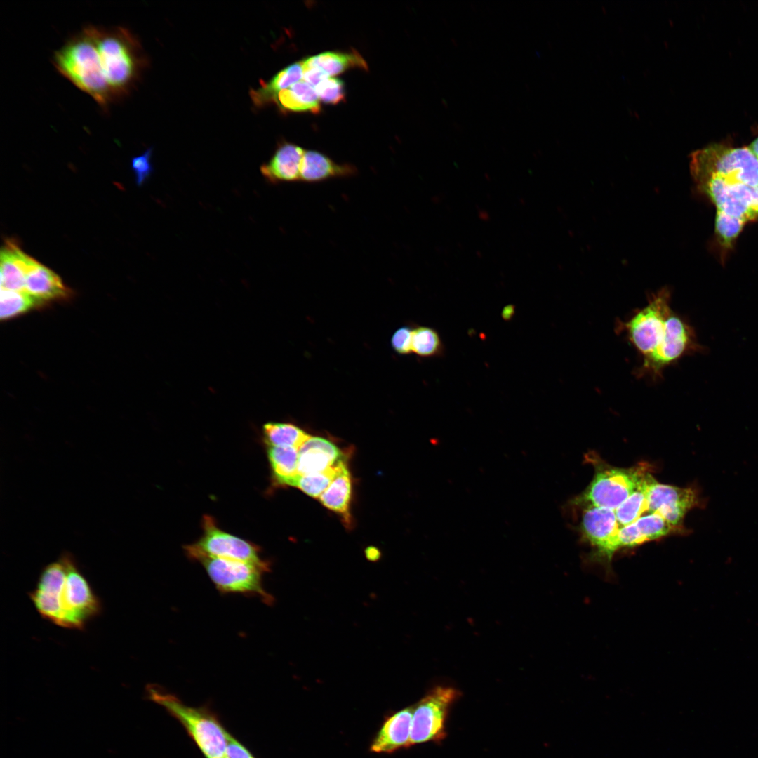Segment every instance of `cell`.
<instances>
[{"label": "cell", "mask_w": 758, "mask_h": 758, "mask_svg": "<svg viewBox=\"0 0 758 758\" xmlns=\"http://www.w3.org/2000/svg\"><path fill=\"white\" fill-rule=\"evenodd\" d=\"M29 597L43 618L68 629H83L101 611L100 599L68 552L44 568Z\"/></svg>", "instance_id": "cell-1"}, {"label": "cell", "mask_w": 758, "mask_h": 758, "mask_svg": "<svg viewBox=\"0 0 758 758\" xmlns=\"http://www.w3.org/2000/svg\"><path fill=\"white\" fill-rule=\"evenodd\" d=\"M691 175L714 176L726 184L758 187V159L748 147L713 143L691 155Z\"/></svg>", "instance_id": "cell-4"}, {"label": "cell", "mask_w": 758, "mask_h": 758, "mask_svg": "<svg viewBox=\"0 0 758 758\" xmlns=\"http://www.w3.org/2000/svg\"><path fill=\"white\" fill-rule=\"evenodd\" d=\"M707 347L698 340L696 331L688 320L672 311L666 324L665 333L656 347L642 357L635 375L656 381L663 371L681 358L703 352Z\"/></svg>", "instance_id": "cell-6"}, {"label": "cell", "mask_w": 758, "mask_h": 758, "mask_svg": "<svg viewBox=\"0 0 758 758\" xmlns=\"http://www.w3.org/2000/svg\"><path fill=\"white\" fill-rule=\"evenodd\" d=\"M152 148H148L142 154L131 159V168L135 175L137 185H142L153 172L151 162Z\"/></svg>", "instance_id": "cell-34"}, {"label": "cell", "mask_w": 758, "mask_h": 758, "mask_svg": "<svg viewBox=\"0 0 758 758\" xmlns=\"http://www.w3.org/2000/svg\"><path fill=\"white\" fill-rule=\"evenodd\" d=\"M343 459V453L331 441L310 437L298 450V474L303 476L320 472Z\"/></svg>", "instance_id": "cell-15"}, {"label": "cell", "mask_w": 758, "mask_h": 758, "mask_svg": "<svg viewBox=\"0 0 758 758\" xmlns=\"http://www.w3.org/2000/svg\"><path fill=\"white\" fill-rule=\"evenodd\" d=\"M267 455L277 481L280 484L295 486L300 477L298 471V449L268 446Z\"/></svg>", "instance_id": "cell-23"}, {"label": "cell", "mask_w": 758, "mask_h": 758, "mask_svg": "<svg viewBox=\"0 0 758 758\" xmlns=\"http://www.w3.org/2000/svg\"><path fill=\"white\" fill-rule=\"evenodd\" d=\"M263 434L268 446L293 447L298 450L310 437L298 426L287 423H267L263 426Z\"/></svg>", "instance_id": "cell-27"}, {"label": "cell", "mask_w": 758, "mask_h": 758, "mask_svg": "<svg viewBox=\"0 0 758 758\" xmlns=\"http://www.w3.org/2000/svg\"><path fill=\"white\" fill-rule=\"evenodd\" d=\"M328 77H328L318 68L303 67L302 80L314 88Z\"/></svg>", "instance_id": "cell-37"}, {"label": "cell", "mask_w": 758, "mask_h": 758, "mask_svg": "<svg viewBox=\"0 0 758 758\" xmlns=\"http://www.w3.org/2000/svg\"><path fill=\"white\" fill-rule=\"evenodd\" d=\"M745 222L740 218L717 211L715 232L719 243L725 248L731 247L742 231Z\"/></svg>", "instance_id": "cell-32"}, {"label": "cell", "mask_w": 758, "mask_h": 758, "mask_svg": "<svg viewBox=\"0 0 758 758\" xmlns=\"http://www.w3.org/2000/svg\"><path fill=\"white\" fill-rule=\"evenodd\" d=\"M303 76L302 62H295L280 71L262 88L254 93L253 97L258 103L276 100L278 93L300 81Z\"/></svg>", "instance_id": "cell-28"}, {"label": "cell", "mask_w": 758, "mask_h": 758, "mask_svg": "<svg viewBox=\"0 0 758 758\" xmlns=\"http://www.w3.org/2000/svg\"><path fill=\"white\" fill-rule=\"evenodd\" d=\"M620 526L615 510L587 505L585 509L580 529L585 540L594 547V557L610 564L618 550V533Z\"/></svg>", "instance_id": "cell-14"}, {"label": "cell", "mask_w": 758, "mask_h": 758, "mask_svg": "<svg viewBox=\"0 0 758 758\" xmlns=\"http://www.w3.org/2000/svg\"><path fill=\"white\" fill-rule=\"evenodd\" d=\"M304 67H316L328 77L340 74L350 67H366L364 60L357 53L324 52L302 61Z\"/></svg>", "instance_id": "cell-24"}, {"label": "cell", "mask_w": 758, "mask_h": 758, "mask_svg": "<svg viewBox=\"0 0 758 758\" xmlns=\"http://www.w3.org/2000/svg\"><path fill=\"white\" fill-rule=\"evenodd\" d=\"M225 756L227 758H253L251 753L231 736L228 738Z\"/></svg>", "instance_id": "cell-36"}, {"label": "cell", "mask_w": 758, "mask_h": 758, "mask_svg": "<svg viewBox=\"0 0 758 758\" xmlns=\"http://www.w3.org/2000/svg\"><path fill=\"white\" fill-rule=\"evenodd\" d=\"M514 314V307L512 305H508L505 307L502 311L501 315L503 319L509 321L512 319Z\"/></svg>", "instance_id": "cell-39"}, {"label": "cell", "mask_w": 758, "mask_h": 758, "mask_svg": "<svg viewBox=\"0 0 758 758\" xmlns=\"http://www.w3.org/2000/svg\"><path fill=\"white\" fill-rule=\"evenodd\" d=\"M414 707L403 709L384 722L371 750L374 752H393L411 745V731Z\"/></svg>", "instance_id": "cell-17"}, {"label": "cell", "mask_w": 758, "mask_h": 758, "mask_svg": "<svg viewBox=\"0 0 758 758\" xmlns=\"http://www.w3.org/2000/svg\"><path fill=\"white\" fill-rule=\"evenodd\" d=\"M314 88L319 100L326 103L336 104L344 98L343 81L337 78L328 77Z\"/></svg>", "instance_id": "cell-33"}, {"label": "cell", "mask_w": 758, "mask_h": 758, "mask_svg": "<svg viewBox=\"0 0 758 758\" xmlns=\"http://www.w3.org/2000/svg\"><path fill=\"white\" fill-rule=\"evenodd\" d=\"M670 300L669 288H661L651 293L644 307L626 321H618V331L625 333L642 357L649 354L665 335L667 321L672 312Z\"/></svg>", "instance_id": "cell-7"}, {"label": "cell", "mask_w": 758, "mask_h": 758, "mask_svg": "<svg viewBox=\"0 0 758 758\" xmlns=\"http://www.w3.org/2000/svg\"><path fill=\"white\" fill-rule=\"evenodd\" d=\"M276 100L281 107L291 111L317 112L320 109L315 88L303 80L280 91Z\"/></svg>", "instance_id": "cell-25"}, {"label": "cell", "mask_w": 758, "mask_h": 758, "mask_svg": "<svg viewBox=\"0 0 758 758\" xmlns=\"http://www.w3.org/2000/svg\"><path fill=\"white\" fill-rule=\"evenodd\" d=\"M697 190L707 196L717 211L745 222L758 221V187L723 182L707 175H692Z\"/></svg>", "instance_id": "cell-12"}, {"label": "cell", "mask_w": 758, "mask_h": 758, "mask_svg": "<svg viewBox=\"0 0 758 758\" xmlns=\"http://www.w3.org/2000/svg\"><path fill=\"white\" fill-rule=\"evenodd\" d=\"M748 147L758 159V136L750 143Z\"/></svg>", "instance_id": "cell-40"}, {"label": "cell", "mask_w": 758, "mask_h": 758, "mask_svg": "<svg viewBox=\"0 0 758 758\" xmlns=\"http://www.w3.org/2000/svg\"><path fill=\"white\" fill-rule=\"evenodd\" d=\"M352 495L351 477L345 460L341 461L339 471L326 490L319 497L327 508L340 514L344 522L350 524V503Z\"/></svg>", "instance_id": "cell-22"}, {"label": "cell", "mask_w": 758, "mask_h": 758, "mask_svg": "<svg viewBox=\"0 0 758 758\" xmlns=\"http://www.w3.org/2000/svg\"><path fill=\"white\" fill-rule=\"evenodd\" d=\"M365 556L370 561H377L381 557L380 551L375 547L369 546L365 550Z\"/></svg>", "instance_id": "cell-38"}, {"label": "cell", "mask_w": 758, "mask_h": 758, "mask_svg": "<svg viewBox=\"0 0 758 758\" xmlns=\"http://www.w3.org/2000/svg\"><path fill=\"white\" fill-rule=\"evenodd\" d=\"M44 303L25 291L1 288L0 317L6 320Z\"/></svg>", "instance_id": "cell-29"}, {"label": "cell", "mask_w": 758, "mask_h": 758, "mask_svg": "<svg viewBox=\"0 0 758 758\" xmlns=\"http://www.w3.org/2000/svg\"><path fill=\"white\" fill-rule=\"evenodd\" d=\"M412 352L423 357L439 356L444 345L438 332L428 326H417L412 332Z\"/></svg>", "instance_id": "cell-30"}, {"label": "cell", "mask_w": 758, "mask_h": 758, "mask_svg": "<svg viewBox=\"0 0 758 758\" xmlns=\"http://www.w3.org/2000/svg\"><path fill=\"white\" fill-rule=\"evenodd\" d=\"M204 533L195 543L186 545L185 550L190 559L198 561L205 557L235 559L270 568L267 561L260 557L258 546L220 529L213 517H203Z\"/></svg>", "instance_id": "cell-10"}, {"label": "cell", "mask_w": 758, "mask_h": 758, "mask_svg": "<svg viewBox=\"0 0 758 758\" xmlns=\"http://www.w3.org/2000/svg\"><path fill=\"white\" fill-rule=\"evenodd\" d=\"M459 696L453 687L436 686L414 706L411 745L445 738L449 708Z\"/></svg>", "instance_id": "cell-11"}, {"label": "cell", "mask_w": 758, "mask_h": 758, "mask_svg": "<svg viewBox=\"0 0 758 758\" xmlns=\"http://www.w3.org/2000/svg\"><path fill=\"white\" fill-rule=\"evenodd\" d=\"M216 588L223 593L258 596L268 604L273 597L263 587L262 575L270 568L242 561L205 557L199 559Z\"/></svg>", "instance_id": "cell-8"}, {"label": "cell", "mask_w": 758, "mask_h": 758, "mask_svg": "<svg viewBox=\"0 0 758 758\" xmlns=\"http://www.w3.org/2000/svg\"><path fill=\"white\" fill-rule=\"evenodd\" d=\"M358 173L351 164H338L324 154L315 151H305L300 173V181L317 183L335 178H350Z\"/></svg>", "instance_id": "cell-16"}, {"label": "cell", "mask_w": 758, "mask_h": 758, "mask_svg": "<svg viewBox=\"0 0 758 758\" xmlns=\"http://www.w3.org/2000/svg\"><path fill=\"white\" fill-rule=\"evenodd\" d=\"M146 691L149 700L164 707L183 724L206 758L224 757L230 735L211 712L185 705L158 685H147Z\"/></svg>", "instance_id": "cell-3"}, {"label": "cell", "mask_w": 758, "mask_h": 758, "mask_svg": "<svg viewBox=\"0 0 758 758\" xmlns=\"http://www.w3.org/2000/svg\"><path fill=\"white\" fill-rule=\"evenodd\" d=\"M25 291L43 302L66 298L69 293L60 277L37 261L27 273Z\"/></svg>", "instance_id": "cell-21"}, {"label": "cell", "mask_w": 758, "mask_h": 758, "mask_svg": "<svg viewBox=\"0 0 758 758\" xmlns=\"http://www.w3.org/2000/svg\"><path fill=\"white\" fill-rule=\"evenodd\" d=\"M649 513H656L665 519L678 532H684V519L691 509L705 504L696 488H680L657 482H651L647 493Z\"/></svg>", "instance_id": "cell-13"}, {"label": "cell", "mask_w": 758, "mask_h": 758, "mask_svg": "<svg viewBox=\"0 0 758 758\" xmlns=\"http://www.w3.org/2000/svg\"><path fill=\"white\" fill-rule=\"evenodd\" d=\"M95 46V65L113 101L127 95L142 60L140 47L129 30L117 27H87Z\"/></svg>", "instance_id": "cell-2"}, {"label": "cell", "mask_w": 758, "mask_h": 758, "mask_svg": "<svg viewBox=\"0 0 758 758\" xmlns=\"http://www.w3.org/2000/svg\"><path fill=\"white\" fill-rule=\"evenodd\" d=\"M675 532L678 531L659 514L649 513L632 524L620 528L618 533V550L635 547Z\"/></svg>", "instance_id": "cell-19"}, {"label": "cell", "mask_w": 758, "mask_h": 758, "mask_svg": "<svg viewBox=\"0 0 758 758\" xmlns=\"http://www.w3.org/2000/svg\"><path fill=\"white\" fill-rule=\"evenodd\" d=\"M36 262L8 241L1 251V288L25 291L27 273Z\"/></svg>", "instance_id": "cell-20"}, {"label": "cell", "mask_w": 758, "mask_h": 758, "mask_svg": "<svg viewBox=\"0 0 758 758\" xmlns=\"http://www.w3.org/2000/svg\"><path fill=\"white\" fill-rule=\"evenodd\" d=\"M653 479L649 472L635 490L615 510L620 527L632 524L645 512H647V493L649 486Z\"/></svg>", "instance_id": "cell-26"}, {"label": "cell", "mask_w": 758, "mask_h": 758, "mask_svg": "<svg viewBox=\"0 0 758 758\" xmlns=\"http://www.w3.org/2000/svg\"><path fill=\"white\" fill-rule=\"evenodd\" d=\"M94 52L93 39L88 27H85L55 51L53 63L61 74L106 109L113 100L98 77Z\"/></svg>", "instance_id": "cell-5"}, {"label": "cell", "mask_w": 758, "mask_h": 758, "mask_svg": "<svg viewBox=\"0 0 758 758\" xmlns=\"http://www.w3.org/2000/svg\"><path fill=\"white\" fill-rule=\"evenodd\" d=\"M343 460L324 471L307 475H300L295 486L312 497H320L335 479L339 471L340 463Z\"/></svg>", "instance_id": "cell-31"}, {"label": "cell", "mask_w": 758, "mask_h": 758, "mask_svg": "<svg viewBox=\"0 0 758 758\" xmlns=\"http://www.w3.org/2000/svg\"><path fill=\"white\" fill-rule=\"evenodd\" d=\"M412 332L409 326H402L394 333L391 345L396 352L400 354L412 352Z\"/></svg>", "instance_id": "cell-35"}, {"label": "cell", "mask_w": 758, "mask_h": 758, "mask_svg": "<svg viewBox=\"0 0 758 758\" xmlns=\"http://www.w3.org/2000/svg\"><path fill=\"white\" fill-rule=\"evenodd\" d=\"M305 150L295 145H280L267 163L260 166L264 178L271 184L300 181L301 161Z\"/></svg>", "instance_id": "cell-18"}, {"label": "cell", "mask_w": 758, "mask_h": 758, "mask_svg": "<svg viewBox=\"0 0 758 758\" xmlns=\"http://www.w3.org/2000/svg\"><path fill=\"white\" fill-rule=\"evenodd\" d=\"M222 758H227V757H222Z\"/></svg>", "instance_id": "cell-41"}, {"label": "cell", "mask_w": 758, "mask_h": 758, "mask_svg": "<svg viewBox=\"0 0 758 758\" xmlns=\"http://www.w3.org/2000/svg\"><path fill=\"white\" fill-rule=\"evenodd\" d=\"M594 479L580 496L587 505L616 510L649 473L646 465L619 468L597 465Z\"/></svg>", "instance_id": "cell-9"}]
</instances>
